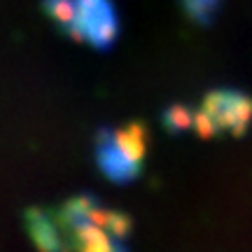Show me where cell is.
Returning <instances> with one entry per match:
<instances>
[{
    "label": "cell",
    "instance_id": "6",
    "mask_svg": "<svg viewBox=\"0 0 252 252\" xmlns=\"http://www.w3.org/2000/svg\"><path fill=\"white\" fill-rule=\"evenodd\" d=\"M42 7L56 21V26L61 28L63 33H68L72 17H75V0H42Z\"/></svg>",
    "mask_w": 252,
    "mask_h": 252
},
{
    "label": "cell",
    "instance_id": "3",
    "mask_svg": "<svg viewBox=\"0 0 252 252\" xmlns=\"http://www.w3.org/2000/svg\"><path fill=\"white\" fill-rule=\"evenodd\" d=\"M252 124V96L238 89L208 91L201 108L194 112L191 128L201 138L213 135H243Z\"/></svg>",
    "mask_w": 252,
    "mask_h": 252
},
{
    "label": "cell",
    "instance_id": "5",
    "mask_svg": "<svg viewBox=\"0 0 252 252\" xmlns=\"http://www.w3.org/2000/svg\"><path fill=\"white\" fill-rule=\"evenodd\" d=\"M26 229L40 252H70L54 210H45V208L28 210Z\"/></svg>",
    "mask_w": 252,
    "mask_h": 252
},
{
    "label": "cell",
    "instance_id": "7",
    "mask_svg": "<svg viewBox=\"0 0 252 252\" xmlns=\"http://www.w3.org/2000/svg\"><path fill=\"white\" fill-rule=\"evenodd\" d=\"M191 122H194V112L187 110L185 105H171L166 110V115H163V124L173 133H180V131L191 128Z\"/></svg>",
    "mask_w": 252,
    "mask_h": 252
},
{
    "label": "cell",
    "instance_id": "2",
    "mask_svg": "<svg viewBox=\"0 0 252 252\" xmlns=\"http://www.w3.org/2000/svg\"><path fill=\"white\" fill-rule=\"evenodd\" d=\"M147 145H150V133L140 122H128L119 128L103 126L94 140L96 166L108 180L128 185L143 171Z\"/></svg>",
    "mask_w": 252,
    "mask_h": 252
},
{
    "label": "cell",
    "instance_id": "4",
    "mask_svg": "<svg viewBox=\"0 0 252 252\" xmlns=\"http://www.w3.org/2000/svg\"><path fill=\"white\" fill-rule=\"evenodd\" d=\"M72 40L96 49H110L119 35V17L112 0H75V17L68 28Z\"/></svg>",
    "mask_w": 252,
    "mask_h": 252
},
{
    "label": "cell",
    "instance_id": "1",
    "mask_svg": "<svg viewBox=\"0 0 252 252\" xmlns=\"http://www.w3.org/2000/svg\"><path fill=\"white\" fill-rule=\"evenodd\" d=\"M70 252H131L128 215L105 208L96 196L82 194L54 210Z\"/></svg>",
    "mask_w": 252,
    "mask_h": 252
}]
</instances>
